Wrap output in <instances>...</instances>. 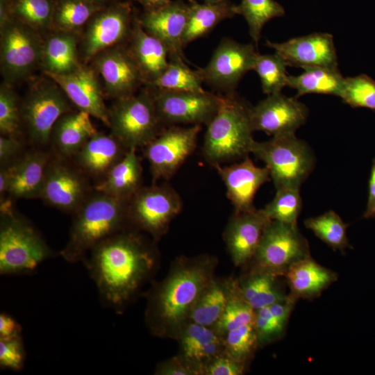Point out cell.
Returning a JSON list of instances; mask_svg holds the SVG:
<instances>
[{
	"label": "cell",
	"instance_id": "14",
	"mask_svg": "<svg viewBox=\"0 0 375 375\" xmlns=\"http://www.w3.org/2000/svg\"><path fill=\"white\" fill-rule=\"evenodd\" d=\"M93 190L90 179L72 160L52 155L46 168L40 196L45 204L72 215Z\"/></svg>",
	"mask_w": 375,
	"mask_h": 375
},
{
	"label": "cell",
	"instance_id": "52",
	"mask_svg": "<svg viewBox=\"0 0 375 375\" xmlns=\"http://www.w3.org/2000/svg\"><path fill=\"white\" fill-rule=\"evenodd\" d=\"M299 299L288 293L283 299L270 306L269 308L272 315L283 323L288 324L289 318Z\"/></svg>",
	"mask_w": 375,
	"mask_h": 375
},
{
	"label": "cell",
	"instance_id": "4",
	"mask_svg": "<svg viewBox=\"0 0 375 375\" xmlns=\"http://www.w3.org/2000/svg\"><path fill=\"white\" fill-rule=\"evenodd\" d=\"M222 96L217 113L206 126L202 147L205 160L215 167L249 156L255 141L252 106L236 92Z\"/></svg>",
	"mask_w": 375,
	"mask_h": 375
},
{
	"label": "cell",
	"instance_id": "5",
	"mask_svg": "<svg viewBox=\"0 0 375 375\" xmlns=\"http://www.w3.org/2000/svg\"><path fill=\"white\" fill-rule=\"evenodd\" d=\"M55 256L33 223L7 199L0 203V274H30Z\"/></svg>",
	"mask_w": 375,
	"mask_h": 375
},
{
	"label": "cell",
	"instance_id": "51",
	"mask_svg": "<svg viewBox=\"0 0 375 375\" xmlns=\"http://www.w3.org/2000/svg\"><path fill=\"white\" fill-rule=\"evenodd\" d=\"M155 374L197 375L203 374V370L181 356L160 363Z\"/></svg>",
	"mask_w": 375,
	"mask_h": 375
},
{
	"label": "cell",
	"instance_id": "13",
	"mask_svg": "<svg viewBox=\"0 0 375 375\" xmlns=\"http://www.w3.org/2000/svg\"><path fill=\"white\" fill-rule=\"evenodd\" d=\"M148 88L165 127L179 124L207 126L217 113L222 100L221 94L206 90L172 91Z\"/></svg>",
	"mask_w": 375,
	"mask_h": 375
},
{
	"label": "cell",
	"instance_id": "3",
	"mask_svg": "<svg viewBox=\"0 0 375 375\" xmlns=\"http://www.w3.org/2000/svg\"><path fill=\"white\" fill-rule=\"evenodd\" d=\"M128 202L94 190L72 215L68 240L60 256L69 263L83 262L94 247L129 226Z\"/></svg>",
	"mask_w": 375,
	"mask_h": 375
},
{
	"label": "cell",
	"instance_id": "21",
	"mask_svg": "<svg viewBox=\"0 0 375 375\" xmlns=\"http://www.w3.org/2000/svg\"><path fill=\"white\" fill-rule=\"evenodd\" d=\"M266 45L278 53L289 66L302 69L338 68L333 37L327 33H314L281 43L267 40Z\"/></svg>",
	"mask_w": 375,
	"mask_h": 375
},
{
	"label": "cell",
	"instance_id": "18",
	"mask_svg": "<svg viewBox=\"0 0 375 375\" xmlns=\"http://www.w3.org/2000/svg\"><path fill=\"white\" fill-rule=\"evenodd\" d=\"M308 116V108L297 98L274 93L251 107V128L253 132L262 131L272 137L295 133Z\"/></svg>",
	"mask_w": 375,
	"mask_h": 375
},
{
	"label": "cell",
	"instance_id": "42",
	"mask_svg": "<svg viewBox=\"0 0 375 375\" xmlns=\"http://www.w3.org/2000/svg\"><path fill=\"white\" fill-rule=\"evenodd\" d=\"M255 310L240 295L236 282L233 287L224 311L212 327L221 336L240 326L253 323Z\"/></svg>",
	"mask_w": 375,
	"mask_h": 375
},
{
	"label": "cell",
	"instance_id": "19",
	"mask_svg": "<svg viewBox=\"0 0 375 375\" xmlns=\"http://www.w3.org/2000/svg\"><path fill=\"white\" fill-rule=\"evenodd\" d=\"M189 11V3L176 0L156 8L144 10L138 14V20L142 28L166 46L169 59H181L187 62L183 40Z\"/></svg>",
	"mask_w": 375,
	"mask_h": 375
},
{
	"label": "cell",
	"instance_id": "8",
	"mask_svg": "<svg viewBox=\"0 0 375 375\" xmlns=\"http://www.w3.org/2000/svg\"><path fill=\"white\" fill-rule=\"evenodd\" d=\"M108 110L110 133L128 149L143 148L165 128L147 86L114 100Z\"/></svg>",
	"mask_w": 375,
	"mask_h": 375
},
{
	"label": "cell",
	"instance_id": "53",
	"mask_svg": "<svg viewBox=\"0 0 375 375\" xmlns=\"http://www.w3.org/2000/svg\"><path fill=\"white\" fill-rule=\"evenodd\" d=\"M22 327L14 317L5 312L0 314V338L21 335Z\"/></svg>",
	"mask_w": 375,
	"mask_h": 375
},
{
	"label": "cell",
	"instance_id": "37",
	"mask_svg": "<svg viewBox=\"0 0 375 375\" xmlns=\"http://www.w3.org/2000/svg\"><path fill=\"white\" fill-rule=\"evenodd\" d=\"M233 11L245 19L256 48L264 26L272 19L285 15L284 8L274 0H241L234 6Z\"/></svg>",
	"mask_w": 375,
	"mask_h": 375
},
{
	"label": "cell",
	"instance_id": "25",
	"mask_svg": "<svg viewBox=\"0 0 375 375\" xmlns=\"http://www.w3.org/2000/svg\"><path fill=\"white\" fill-rule=\"evenodd\" d=\"M128 150L110 133L107 134L97 131L73 157L72 161L90 180H94L97 183Z\"/></svg>",
	"mask_w": 375,
	"mask_h": 375
},
{
	"label": "cell",
	"instance_id": "17",
	"mask_svg": "<svg viewBox=\"0 0 375 375\" xmlns=\"http://www.w3.org/2000/svg\"><path fill=\"white\" fill-rule=\"evenodd\" d=\"M93 67L101 76L106 97L114 100L131 96L145 86L143 77L126 44L108 49L92 60Z\"/></svg>",
	"mask_w": 375,
	"mask_h": 375
},
{
	"label": "cell",
	"instance_id": "30",
	"mask_svg": "<svg viewBox=\"0 0 375 375\" xmlns=\"http://www.w3.org/2000/svg\"><path fill=\"white\" fill-rule=\"evenodd\" d=\"M182 356L202 369L215 357L225 353L224 342L212 327L188 322L181 331Z\"/></svg>",
	"mask_w": 375,
	"mask_h": 375
},
{
	"label": "cell",
	"instance_id": "34",
	"mask_svg": "<svg viewBox=\"0 0 375 375\" xmlns=\"http://www.w3.org/2000/svg\"><path fill=\"white\" fill-rule=\"evenodd\" d=\"M303 69L297 76L288 75V87L297 90L295 98L307 94L341 97L345 78L338 68L315 67Z\"/></svg>",
	"mask_w": 375,
	"mask_h": 375
},
{
	"label": "cell",
	"instance_id": "31",
	"mask_svg": "<svg viewBox=\"0 0 375 375\" xmlns=\"http://www.w3.org/2000/svg\"><path fill=\"white\" fill-rule=\"evenodd\" d=\"M78 33L53 31L43 40L40 65L44 74H65L81 65Z\"/></svg>",
	"mask_w": 375,
	"mask_h": 375
},
{
	"label": "cell",
	"instance_id": "54",
	"mask_svg": "<svg viewBox=\"0 0 375 375\" xmlns=\"http://www.w3.org/2000/svg\"><path fill=\"white\" fill-rule=\"evenodd\" d=\"M363 217L366 219L375 217V158L372 160L369 180L368 201Z\"/></svg>",
	"mask_w": 375,
	"mask_h": 375
},
{
	"label": "cell",
	"instance_id": "40",
	"mask_svg": "<svg viewBox=\"0 0 375 375\" xmlns=\"http://www.w3.org/2000/svg\"><path fill=\"white\" fill-rule=\"evenodd\" d=\"M181 59H169L162 74L148 87L172 91L201 92L203 81L196 70Z\"/></svg>",
	"mask_w": 375,
	"mask_h": 375
},
{
	"label": "cell",
	"instance_id": "46",
	"mask_svg": "<svg viewBox=\"0 0 375 375\" xmlns=\"http://www.w3.org/2000/svg\"><path fill=\"white\" fill-rule=\"evenodd\" d=\"M340 98L351 108L375 110V81L364 74L347 77Z\"/></svg>",
	"mask_w": 375,
	"mask_h": 375
},
{
	"label": "cell",
	"instance_id": "58",
	"mask_svg": "<svg viewBox=\"0 0 375 375\" xmlns=\"http://www.w3.org/2000/svg\"><path fill=\"white\" fill-rule=\"evenodd\" d=\"M222 1L224 0H204V2L208 3H215Z\"/></svg>",
	"mask_w": 375,
	"mask_h": 375
},
{
	"label": "cell",
	"instance_id": "12",
	"mask_svg": "<svg viewBox=\"0 0 375 375\" xmlns=\"http://www.w3.org/2000/svg\"><path fill=\"white\" fill-rule=\"evenodd\" d=\"M138 13L131 0L112 3L97 11L85 25L81 39L85 62L127 42Z\"/></svg>",
	"mask_w": 375,
	"mask_h": 375
},
{
	"label": "cell",
	"instance_id": "11",
	"mask_svg": "<svg viewBox=\"0 0 375 375\" xmlns=\"http://www.w3.org/2000/svg\"><path fill=\"white\" fill-rule=\"evenodd\" d=\"M310 256L308 240L297 224L271 220L251 262L284 276L294 264Z\"/></svg>",
	"mask_w": 375,
	"mask_h": 375
},
{
	"label": "cell",
	"instance_id": "49",
	"mask_svg": "<svg viewBox=\"0 0 375 375\" xmlns=\"http://www.w3.org/2000/svg\"><path fill=\"white\" fill-rule=\"evenodd\" d=\"M246 364L239 362L225 353L209 361L203 368L207 375H240L244 372Z\"/></svg>",
	"mask_w": 375,
	"mask_h": 375
},
{
	"label": "cell",
	"instance_id": "47",
	"mask_svg": "<svg viewBox=\"0 0 375 375\" xmlns=\"http://www.w3.org/2000/svg\"><path fill=\"white\" fill-rule=\"evenodd\" d=\"M253 324L258 347L269 344L283 338L288 325L274 317L268 306L255 310Z\"/></svg>",
	"mask_w": 375,
	"mask_h": 375
},
{
	"label": "cell",
	"instance_id": "22",
	"mask_svg": "<svg viewBox=\"0 0 375 375\" xmlns=\"http://www.w3.org/2000/svg\"><path fill=\"white\" fill-rule=\"evenodd\" d=\"M271 220L262 209L234 211L226 225L224 238L235 266L247 265L252 261Z\"/></svg>",
	"mask_w": 375,
	"mask_h": 375
},
{
	"label": "cell",
	"instance_id": "55",
	"mask_svg": "<svg viewBox=\"0 0 375 375\" xmlns=\"http://www.w3.org/2000/svg\"><path fill=\"white\" fill-rule=\"evenodd\" d=\"M12 19L10 0H0V26Z\"/></svg>",
	"mask_w": 375,
	"mask_h": 375
},
{
	"label": "cell",
	"instance_id": "50",
	"mask_svg": "<svg viewBox=\"0 0 375 375\" xmlns=\"http://www.w3.org/2000/svg\"><path fill=\"white\" fill-rule=\"evenodd\" d=\"M24 137L0 136V167L12 163L26 150Z\"/></svg>",
	"mask_w": 375,
	"mask_h": 375
},
{
	"label": "cell",
	"instance_id": "20",
	"mask_svg": "<svg viewBox=\"0 0 375 375\" xmlns=\"http://www.w3.org/2000/svg\"><path fill=\"white\" fill-rule=\"evenodd\" d=\"M63 90L77 110L85 111L109 127V110L103 88L94 67L81 65L65 74H44Z\"/></svg>",
	"mask_w": 375,
	"mask_h": 375
},
{
	"label": "cell",
	"instance_id": "33",
	"mask_svg": "<svg viewBox=\"0 0 375 375\" xmlns=\"http://www.w3.org/2000/svg\"><path fill=\"white\" fill-rule=\"evenodd\" d=\"M188 22L184 34L183 44L185 48L190 43L208 34L221 22L233 18L235 14V4L230 0L215 3L189 0Z\"/></svg>",
	"mask_w": 375,
	"mask_h": 375
},
{
	"label": "cell",
	"instance_id": "32",
	"mask_svg": "<svg viewBox=\"0 0 375 375\" xmlns=\"http://www.w3.org/2000/svg\"><path fill=\"white\" fill-rule=\"evenodd\" d=\"M136 149H130L101 180L93 185L94 190L129 201L142 187L143 169Z\"/></svg>",
	"mask_w": 375,
	"mask_h": 375
},
{
	"label": "cell",
	"instance_id": "57",
	"mask_svg": "<svg viewBox=\"0 0 375 375\" xmlns=\"http://www.w3.org/2000/svg\"><path fill=\"white\" fill-rule=\"evenodd\" d=\"M90 1L99 5L106 6L112 3L127 1V0H90Z\"/></svg>",
	"mask_w": 375,
	"mask_h": 375
},
{
	"label": "cell",
	"instance_id": "48",
	"mask_svg": "<svg viewBox=\"0 0 375 375\" xmlns=\"http://www.w3.org/2000/svg\"><path fill=\"white\" fill-rule=\"evenodd\" d=\"M26 360V350L21 335L0 338V367L14 372L21 371Z\"/></svg>",
	"mask_w": 375,
	"mask_h": 375
},
{
	"label": "cell",
	"instance_id": "44",
	"mask_svg": "<svg viewBox=\"0 0 375 375\" xmlns=\"http://www.w3.org/2000/svg\"><path fill=\"white\" fill-rule=\"evenodd\" d=\"M301 207L299 188H282L276 190L274 199L262 210L272 220L297 224Z\"/></svg>",
	"mask_w": 375,
	"mask_h": 375
},
{
	"label": "cell",
	"instance_id": "27",
	"mask_svg": "<svg viewBox=\"0 0 375 375\" xmlns=\"http://www.w3.org/2000/svg\"><path fill=\"white\" fill-rule=\"evenodd\" d=\"M91 117L89 113L77 109L63 114L51 131L49 149L53 154L72 160L98 131L91 121Z\"/></svg>",
	"mask_w": 375,
	"mask_h": 375
},
{
	"label": "cell",
	"instance_id": "35",
	"mask_svg": "<svg viewBox=\"0 0 375 375\" xmlns=\"http://www.w3.org/2000/svg\"><path fill=\"white\" fill-rule=\"evenodd\" d=\"M51 31L78 33L92 17L105 6L90 0H53Z\"/></svg>",
	"mask_w": 375,
	"mask_h": 375
},
{
	"label": "cell",
	"instance_id": "24",
	"mask_svg": "<svg viewBox=\"0 0 375 375\" xmlns=\"http://www.w3.org/2000/svg\"><path fill=\"white\" fill-rule=\"evenodd\" d=\"M218 172L226 189V196L236 212L256 210L253 200L258 190L271 179L269 169L256 166L247 156L240 162L218 165Z\"/></svg>",
	"mask_w": 375,
	"mask_h": 375
},
{
	"label": "cell",
	"instance_id": "29",
	"mask_svg": "<svg viewBox=\"0 0 375 375\" xmlns=\"http://www.w3.org/2000/svg\"><path fill=\"white\" fill-rule=\"evenodd\" d=\"M284 277L291 295L297 299L312 300L336 282L338 274L310 256L291 267Z\"/></svg>",
	"mask_w": 375,
	"mask_h": 375
},
{
	"label": "cell",
	"instance_id": "7",
	"mask_svg": "<svg viewBox=\"0 0 375 375\" xmlns=\"http://www.w3.org/2000/svg\"><path fill=\"white\" fill-rule=\"evenodd\" d=\"M46 76L35 80L21 101L24 133L32 147L40 148H49L53 126L63 114L73 110L61 88Z\"/></svg>",
	"mask_w": 375,
	"mask_h": 375
},
{
	"label": "cell",
	"instance_id": "36",
	"mask_svg": "<svg viewBox=\"0 0 375 375\" xmlns=\"http://www.w3.org/2000/svg\"><path fill=\"white\" fill-rule=\"evenodd\" d=\"M233 283L227 285L215 280L208 285L193 307L189 322L213 327L228 302Z\"/></svg>",
	"mask_w": 375,
	"mask_h": 375
},
{
	"label": "cell",
	"instance_id": "41",
	"mask_svg": "<svg viewBox=\"0 0 375 375\" xmlns=\"http://www.w3.org/2000/svg\"><path fill=\"white\" fill-rule=\"evenodd\" d=\"M287 63L276 52L273 54L258 53L253 68L258 75L264 94L269 95L281 92L288 86Z\"/></svg>",
	"mask_w": 375,
	"mask_h": 375
},
{
	"label": "cell",
	"instance_id": "43",
	"mask_svg": "<svg viewBox=\"0 0 375 375\" xmlns=\"http://www.w3.org/2000/svg\"><path fill=\"white\" fill-rule=\"evenodd\" d=\"M1 135L24 137L21 101L12 85L6 82L0 87Z\"/></svg>",
	"mask_w": 375,
	"mask_h": 375
},
{
	"label": "cell",
	"instance_id": "56",
	"mask_svg": "<svg viewBox=\"0 0 375 375\" xmlns=\"http://www.w3.org/2000/svg\"><path fill=\"white\" fill-rule=\"evenodd\" d=\"M132 1H136L140 3L144 8V10H150L162 6L172 0H131ZM189 1V0H188Z\"/></svg>",
	"mask_w": 375,
	"mask_h": 375
},
{
	"label": "cell",
	"instance_id": "15",
	"mask_svg": "<svg viewBox=\"0 0 375 375\" xmlns=\"http://www.w3.org/2000/svg\"><path fill=\"white\" fill-rule=\"evenodd\" d=\"M253 44H242L224 38L206 66L196 71L203 83L222 94L232 93L244 76L253 70L258 53Z\"/></svg>",
	"mask_w": 375,
	"mask_h": 375
},
{
	"label": "cell",
	"instance_id": "10",
	"mask_svg": "<svg viewBox=\"0 0 375 375\" xmlns=\"http://www.w3.org/2000/svg\"><path fill=\"white\" fill-rule=\"evenodd\" d=\"M40 34L12 19L0 26V66L3 82L10 85L27 78L40 64Z\"/></svg>",
	"mask_w": 375,
	"mask_h": 375
},
{
	"label": "cell",
	"instance_id": "28",
	"mask_svg": "<svg viewBox=\"0 0 375 375\" xmlns=\"http://www.w3.org/2000/svg\"><path fill=\"white\" fill-rule=\"evenodd\" d=\"M286 281L279 276L252 264L251 269L236 282L242 297L256 310L285 299Z\"/></svg>",
	"mask_w": 375,
	"mask_h": 375
},
{
	"label": "cell",
	"instance_id": "1",
	"mask_svg": "<svg viewBox=\"0 0 375 375\" xmlns=\"http://www.w3.org/2000/svg\"><path fill=\"white\" fill-rule=\"evenodd\" d=\"M141 232L127 226L94 247L83 260L101 303L117 314L135 297L158 267V251Z\"/></svg>",
	"mask_w": 375,
	"mask_h": 375
},
{
	"label": "cell",
	"instance_id": "9",
	"mask_svg": "<svg viewBox=\"0 0 375 375\" xmlns=\"http://www.w3.org/2000/svg\"><path fill=\"white\" fill-rule=\"evenodd\" d=\"M182 205L180 195L167 183L142 186L128 202V224L157 240L166 233Z\"/></svg>",
	"mask_w": 375,
	"mask_h": 375
},
{
	"label": "cell",
	"instance_id": "23",
	"mask_svg": "<svg viewBox=\"0 0 375 375\" xmlns=\"http://www.w3.org/2000/svg\"><path fill=\"white\" fill-rule=\"evenodd\" d=\"M52 155L49 148L31 146L12 163L4 166L8 174V197L12 201L40 199L46 168Z\"/></svg>",
	"mask_w": 375,
	"mask_h": 375
},
{
	"label": "cell",
	"instance_id": "2",
	"mask_svg": "<svg viewBox=\"0 0 375 375\" xmlns=\"http://www.w3.org/2000/svg\"><path fill=\"white\" fill-rule=\"evenodd\" d=\"M216 263L208 255L180 257L167 276L146 293L145 322L154 335L177 338L195 303L214 281Z\"/></svg>",
	"mask_w": 375,
	"mask_h": 375
},
{
	"label": "cell",
	"instance_id": "16",
	"mask_svg": "<svg viewBox=\"0 0 375 375\" xmlns=\"http://www.w3.org/2000/svg\"><path fill=\"white\" fill-rule=\"evenodd\" d=\"M201 125L163 128L158 135L143 147L154 183L169 180L193 153Z\"/></svg>",
	"mask_w": 375,
	"mask_h": 375
},
{
	"label": "cell",
	"instance_id": "39",
	"mask_svg": "<svg viewBox=\"0 0 375 375\" xmlns=\"http://www.w3.org/2000/svg\"><path fill=\"white\" fill-rule=\"evenodd\" d=\"M304 225L333 250L343 253L347 248L351 247L347 236L349 224L333 210L308 218L304 221Z\"/></svg>",
	"mask_w": 375,
	"mask_h": 375
},
{
	"label": "cell",
	"instance_id": "26",
	"mask_svg": "<svg viewBox=\"0 0 375 375\" xmlns=\"http://www.w3.org/2000/svg\"><path fill=\"white\" fill-rule=\"evenodd\" d=\"M126 45L143 77L145 86L153 83L168 65L167 48L142 28L138 13Z\"/></svg>",
	"mask_w": 375,
	"mask_h": 375
},
{
	"label": "cell",
	"instance_id": "38",
	"mask_svg": "<svg viewBox=\"0 0 375 375\" xmlns=\"http://www.w3.org/2000/svg\"><path fill=\"white\" fill-rule=\"evenodd\" d=\"M11 17L40 34L51 30L53 0H10Z\"/></svg>",
	"mask_w": 375,
	"mask_h": 375
},
{
	"label": "cell",
	"instance_id": "6",
	"mask_svg": "<svg viewBox=\"0 0 375 375\" xmlns=\"http://www.w3.org/2000/svg\"><path fill=\"white\" fill-rule=\"evenodd\" d=\"M251 153L266 165L276 190L300 188L315 166L312 150L294 133L273 136L265 142L254 141Z\"/></svg>",
	"mask_w": 375,
	"mask_h": 375
},
{
	"label": "cell",
	"instance_id": "45",
	"mask_svg": "<svg viewBox=\"0 0 375 375\" xmlns=\"http://www.w3.org/2000/svg\"><path fill=\"white\" fill-rule=\"evenodd\" d=\"M224 336L225 353L245 364L259 347L253 323L240 326Z\"/></svg>",
	"mask_w": 375,
	"mask_h": 375
}]
</instances>
